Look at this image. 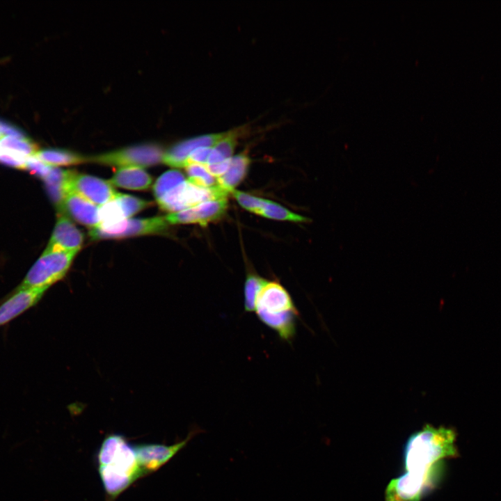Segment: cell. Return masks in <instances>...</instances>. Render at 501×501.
<instances>
[{"label": "cell", "mask_w": 501, "mask_h": 501, "mask_svg": "<svg viewBox=\"0 0 501 501\" xmlns=\"http://www.w3.org/2000/svg\"><path fill=\"white\" fill-rule=\"evenodd\" d=\"M456 433L450 428L425 424L408 438L404 447V472L386 487L385 501H422L438 484L443 461L456 457Z\"/></svg>", "instance_id": "1"}, {"label": "cell", "mask_w": 501, "mask_h": 501, "mask_svg": "<svg viewBox=\"0 0 501 501\" xmlns=\"http://www.w3.org/2000/svg\"><path fill=\"white\" fill-rule=\"evenodd\" d=\"M97 458L99 475L108 501H113L136 480L144 477L134 446L122 435L106 436Z\"/></svg>", "instance_id": "2"}, {"label": "cell", "mask_w": 501, "mask_h": 501, "mask_svg": "<svg viewBox=\"0 0 501 501\" xmlns=\"http://www.w3.org/2000/svg\"><path fill=\"white\" fill-rule=\"evenodd\" d=\"M254 312L282 340L289 343L293 340L299 312L289 293L279 282L266 280L257 293Z\"/></svg>", "instance_id": "3"}, {"label": "cell", "mask_w": 501, "mask_h": 501, "mask_svg": "<svg viewBox=\"0 0 501 501\" xmlns=\"http://www.w3.org/2000/svg\"><path fill=\"white\" fill-rule=\"evenodd\" d=\"M75 251H44L26 275L19 288H49L68 271Z\"/></svg>", "instance_id": "4"}, {"label": "cell", "mask_w": 501, "mask_h": 501, "mask_svg": "<svg viewBox=\"0 0 501 501\" xmlns=\"http://www.w3.org/2000/svg\"><path fill=\"white\" fill-rule=\"evenodd\" d=\"M229 193L218 184L210 188H202L186 180L157 200L161 209L173 213L195 207L209 200L227 198Z\"/></svg>", "instance_id": "5"}, {"label": "cell", "mask_w": 501, "mask_h": 501, "mask_svg": "<svg viewBox=\"0 0 501 501\" xmlns=\"http://www.w3.org/2000/svg\"><path fill=\"white\" fill-rule=\"evenodd\" d=\"M164 152L155 144H141L102 154L91 160L102 164L122 167L144 168L162 161Z\"/></svg>", "instance_id": "6"}, {"label": "cell", "mask_w": 501, "mask_h": 501, "mask_svg": "<svg viewBox=\"0 0 501 501\" xmlns=\"http://www.w3.org/2000/svg\"><path fill=\"white\" fill-rule=\"evenodd\" d=\"M202 432L205 431L196 427L190 430L184 439L170 445L149 443L134 446L138 462L143 475L145 476L157 470L185 447L191 439Z\"/></svg>", "instance_id": "7"}, {"label": "cell", "mask_w": 501, "mask_h": 501, "mask_svg": "<svg viewBox=\"0 0 501 501\" xmlns=\"http://www.w3.org/2000/svg\"><path fill=\"white\" fill-rule=\"evenodd\" d=\"M168 226L165 217L127 218L111 225L91 229L90 235L93 239L120 238L159 233Z\"/></svg>", "instance_id": "8"}, {"label": "cell", "mask_w": 501, "mask_h": 501, "mask_svg": "<svg viewBox=\"0 0 501 501\" xmlns=\"http://www.w3.org/2000/svg\"><path fill=\"white\" fill-rule=\"evenodd\" d=\"M227 209V198L209 200L195 207L170 213L165 218L168 224L198 223L205 226L222 218Z\"/></svg>", "instance_id": "9"}, {"label": "cell", "mask_w": 501, "mask_h": 501, "mask_svg": "<svg viewBox=\"0 0 501 501\" xmlns=\"http://www.w3.org/2000/svg\"><path fill=\"white\" fill-rule=\"evenodd\" d=\"M72 191L99 207L115 199L120 194L108 181L76 173L71 183Z\"/></svg>", "instance_id": "10"}, {"label": "cell", "mask_w": 501, "mask_h": 501, "mask_svg": "<svg viewBox=\"0 0 501 501\" xmlns=\"http://www.w3.org/2000/svg\"><path fill=\"white\" fill-rule=\"evenodd\" d=\"M228 132L204 134L180 141L164 152L162 161L173 167H185L191 152L201 147L212 148Z\"/></svg>", "instance_id": "11"}, {"label": "cell", "mask_w": 501, "mask_h": 501, "mask_svg": "<svg viewBox=\"0 0 501 501\" xmlns=\"http://www.w3.org/2000/svg\"><path fill=\"white\" fill-rule=\"evenodd\" d=\"M37 146L29 138L3 136L0 139V164L25 169L29 157L34 155Z\"/></svg>", "instance_id": "12"}, {"label": "cell", "mask_w": 501, "mask_h": 501, "mask_svg": "<svg viewBox=\"0 0 501 501\" xmlns=\"http://www.w3.org/2000/svg\"><path fill=\"white\" fill-rule=\"evenodd\" d=\"M48 288H18L0 305V326L35 305Z\"/></svg>", "instance_id": "13"}, {"label": "cell", "mask_w": 501, "mask_h": 501, "mask_svg": "<svg viewBox=\"0 0 501 501\" xmlns=\"http://www.w3.org/2000/svg\"><path fill=\"white\" fill-rule=\"evenodd\" d=\"M84 240L82 233L67 217L61 216L56 222L45 251L78 252Z\"/></svg>", "instance_id": "14"}, {"label": "cell", "mask_w": 501, "mask_h": 501, "mask_svg": "<svg viewBox=\"0 0 501 501\" xmlns=\"http://www.w3.org/2000/svg\"><path fill=\"white\" fill-rule=\"evenodd\" d=\"M64 210L77 222L92 229L100 225L99 206L72 191L65 197Z\"/></svg>", "instance_id": "15"}, {"label": "cell", "mask_w": 501, "mask_h": 501, "mask_svg": "<svg viewBox=\"0 0 501 501\" xmlns=\"http://www.w3.org/2000/svg\"><path fill=\"white\" fill-rule=\"evenodd\" d=\"M75 172L53 166L44 179L45 188L56 207L63 211L65 197L71 191V183Z\"/></svg>", "instance_id": "16"}, {"label": "cell", "mask_w": 501, "mask_h": 501, "mask_svg": "<svg viewBox=\"0 0 501 501\" xmlns=\"http://www.w3.org/2000/svg\"><path fill=\"white\" fill-rule=\"evenodd\" d=\"M111 184L132 190H144L152 183L151 176L139 167L120 168L109 181Z\"/></svg>", "instance_id": "17"}, {"label": "cell", "mask_w": 501, "mask_h": 501, "mask_svg": "<svg viewBox=\"0 0 501 501\" xmlns=\"http://www.w3.org/2000/svg\"><path fill=\"white\" fill-rule=\"evenodd\" d=\"M250 164V159L244 152L232 157L227 171L216 179L218 184L230 193L245 178Z\"/></svg>", "instance_id": "18"}, {"label": "cell", "mask_w": 501, "mask_h": 501, "mask_svg": "<svg viewBox=\"0 0 501 501\" xmlns=\"http://www.w3.org/2000/svg\"><path fill=\"white\" fill-rule=\"evenodd\" d=\"M240 131L239 128L228 131V134L212 148L207 164L230 159L237 146Z\"/></svg>", "instance_id": "19"}, {"label": "cell", "mask_w": 501, "mask_h": 501, "mask_svg": "<svg viewBox=\"0 0 501 501\" xmlns=\"http://www.w3.org/2000/svg\"><path fill=\"white\" fill-rule=\"evenodd\" d=\"M35 155L44 163L54 167L77 164L84 161V157L77 154L60 149L38 150Z\"/></svg>", "instance_id": "20"}, {"label": "cell", "mask_w": 501, "mask_h": 501, "mask_svg": "<svg viewBox=\"0 0 501 501\" xmlns=\"http://www.w3.org/2000/svg\"><path fill=\"white\" fill-rule=\"evenodd\" d=\"M258 215L279 221L293 222H307L310 221L308 218L294 213L280 205L267 199Z\"/></svg>", "instance_id": "21"}, {"label": "cell", "mask_w": 501, "mask_h": 501, "mask_svg": "<svg viewBox=\"0 0 501 501\" xmlns=\"http://www.w3.org/2000/svg\"><path fill=\"white\" fill-rule=\"evenodd\" d=\"M184 168L188 176L187 181L190 183L202 188H210L218 184L217 180L209 173L205 165L190 164Z\"/></svg>", "instance_id": "22"}, {"label": "cell", "mask_w": 501, "mask_h": 501, "mask_svg": "<svg viewBox=\"0 0 501 501\" xmlns=\"http://www.w3.org/2000/svg\"><path fill=\"white\" fill-rule=\"evenodd\" d=\"M185 180L184 175L177 170H170L165 172L157 179L153 186L156 199L158 200Z\"/></svg>", "instance_id": "23"}, {"label": "cell", "mask_w": 501, "mask_h": 501, "mask_svg": "<svg viewBox=\"0 0 501 501\" xmlns=\"http://www.w3.org/2000/svg\"><path fill=\"white\" fill-rule=\"evenodd\" d=\"M267 280L254 273H248L244 284V310L254 312L255 302L258 292Z\"/></svg>", "instance_id": "24"}, {"label": "cell", "mask_w": 501, "mask_h": 501, "mask_svg": "<svg viewBox=\"0 0 501 501\" xmlns=\"http://www.w3.org/2000/svg\"><path fill=\"white\" fill-rule=\"evenodd\" d=\"M100 226H108L125 219L116 198L99 207ZM99 226V227H100Z\"/></svg>", "instance_id": "25"}, {"label": "cell", "mask_w": 501, "mask_h": 501, "mask_svg": "<svg viewBox=\"0 0 501 501\" xmlns=\"http://www.w3.org/2000/svg\"><path fill=\"white\" fill-rule=\"evenodd\" d=\"M116 200L122 209L125 219L132 217L150 205L147 201L127 194L120 193L116 197Z\"/></svg>", "instance_id": "26"}, {"label": "cell", "mask_w": 501, "mask_h": 501, "mask_svg": "<svg viewBox=\"0 0 501 501\" xmlns=\"http://www.w3.org/2000/svg\"><path fill=\"white\" fill-rule=\"evenodd\" d=\"M232 197L245 209L258 214L266 199L254 196L248 193L232 190L230 192Z\"/></svg>", "instance_id": "27"}, {"label": "cell", "mask_w": 501, "mask_h": 501, "mask_svg": "<svg viewBox=\"0 0 501 501\" xmlns=\"http://www.w3.org/2000/svg\"><path fill=\"white\" fill-rule=\"evenodd\" d=\"M52 167L42 161L35 154L29 157L25 169L44 180L49 175Z\"/></svg>", "instance_id": "28"}, {"label": "cell", "mask_w": 501, "mask_h": 501, "mask_svg": "<svg viewBox=\"0 0 501 501\" xmlns=\"http://www.w3.org/2000/svg\"><path fill=\"white\" fill-rule=\"evenodd\" d=\"M211 150L212 148L210 147H201L196 148L189 154L186 162V166L190 164L206 165L207 164L208 157Z\"/></svg>", "instance_id": "29"}, {"label": "cell", "mask_w": 501, "mask_h": 501, "mask_svg": "<svg viewBox=\"0 0 501 501\" xmlns=\"http://www.w3.org/2000/svg\"><path fill=\"white\" fill-rule=\"evenodd\" d=\"M0 133L2 135L13 136L16 138H27L25 134L19 128L13 125L6 122L0 120Z\"/></svg>", "instance_id": "30"}, {"label": "cell", "mask_w": 501, "mask_h": 501, "mask_svg": "<svg viewBox=\"0 0 501 501\" xmlns=\"http://www.w3.org/2000/svg\"><path fill=\"white\" fill-rule=\"evenodd\" d=\"M231 159V158H230ZM230 159L218 163L206 164L205 166L209 173L214 177L218 178L223 175L228 169Z\"/></svg>", "instance_id": "31"}, {"label": "cell", "mask_w": 501, "mask_h": 501, "mask_svg": "<svg viewBox=\"0 0 501 501\" xmlns=\"http://www.w3.org/2000/svg\"><path fill=\"white\" fill-rule=\"evenodd\" d=\"M3 137V135L0 133V139Z\"/></svg>", "instance_id": "32"}]
</instances>
